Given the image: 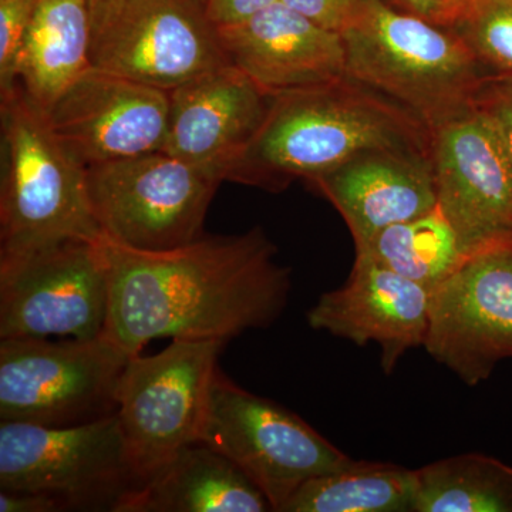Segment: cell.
<instances>
[{
  "label": "cell",
  "mask_w": 512,
  "mask_h": 512,
  "mask_svg": "<svg viewBox=\"0 0 512 512\" xmlns=\"http://www.w3.org/2000/svg\"><path fill=\"white\" fill-rule=\"evenodd\" d=\"M101 244L109 268L104 335L130 356L158 339L229 342L274 325L288 306L291 268L259 227L168 251Z\"/></svg>",
  "instance_id": "1"
},
{
  "label": "cell",
  "mask_w": 512,
  "mask_h": 512,
  "mask_svg": "<svg viewBox=\"0 0 512 512\" xmlns=\"http://www.w3.org/2000/svg\"><path fill=\"white\" fill-rule=\"evenodd\" d=\"M431 151L430 128L399 103L346 77L272 99L261 127L225 181L282 191L372 150Z\"/></svg>",
  "instance_id": "2"
},
{
  "label": "cell",
  "mask_w": 512,
  "mask_h": 512,
  "mask_svg": "<svg viewBox=\"0 0 512 512\" xmlns=\"http://www.w3.org/2000/svg\"><path fill=\"white\" fill-rule=\"evenodd\" d=\"M348 76L389 97L430 131L473 106L490 70L456 30L360 0L340 32Z\"/></svg>",
  "instance_id": "3"
},
{
  "label": "cell",
  "mask_w": 512,
  "mask_h": 512,
  "mask_svg": "<svg viewBox=\"0 0 512 512\" xmlns=\"http://www.w3.org/2000/svg\"><path fill=\"white\" fill-rule=\"evenodd\" d=\"M0 256L67 239L103 238L87 192L86 167L59 143L45 111L18 87L0 100Z\"/></svg>",
  "instance_id": "4"
},
{
  "label": "cell",
  "mask_w": 512,
  "mask_h": 512,
  "mask_svg": "<svg viewBox=\"0 0 512 512\" xmlns=\"http://www.w3.org/2000/svg\"><path fill=\"white\" fill-rule=\"evenodd\" d=\"M87 192L103 238L137 251H168L202 237L224 180L160 150L86 167Z\"/></svg>",
  "instance_id": "5"
},
{
  "label": "cell",
  "mask_w": 512,
  "mask_h": 512,
  "mask_svg": "<svg viewBox=\"0 0 512 512\" xmlns=\"http://www.w3.org/2000/svg\"><path fill=\"white\" fill-rule=\"evenodd\" d=\"M140 483L116 414L74 426L0 423V490L52 494L67 510L113 511Z\"/></svg>",
  "instance_id": "6"
},
{
  "label": "cell",
  "mask_w": 512,
  "mask_h": 512,
  "mask_svg": "<svg viewBox=\"0 0 512 512\" xmlns=\"http://www.w3.org/2000/svg\"><path fill=\"white\" fill-rule=\"evenodd\" d=\"M227 340L173 339L154 356H131L117 387L116 416L140 481L200 443L218 357Z\"/></svg>",
  "instance_id": "7"
},
{
  "label": "cell",
  "mask_w": 512,
  "mask_h": 512,
  "mask_svg": "<svg viewBox=\"0 0 512 512\" xmlns=\"http://www.w3.org/2000/svg\"><path fill=\"white\" fill-rule=\"evenodd\" d=\"M130 355L101 335L50 342H0V420L74 426L116 414V393Z\"/></svg>",
  "instance_id": "8"
},
{
  "label": "cell",
  "mask_w": 512,
  "mask_h": 512,
  "mask_svg": "<svg viewBox=\"0 0 512 512\" xmlns=\"http://www.w3.org/2000/svg\"><path fill=\"white\" fill-rule=\"evenodd\" d=\"M200 443L237 464L279 512L303 484L350 460L298 414L241 389L220 370Z\"/></svg>",
  "instance_id": "9"
},
{
  "label": "cell",
  "mask_w": 512,
  "mask_h": 512,
  "mask_svg": "<svg viewBox=\"0 0 512 512\" xmlns=\"http://www.w3.org/2000/svg\"><path fill=\"white\" fill-rule=\"evenodd\" d=\"M107 313L109 268L101 238L0 256V339L99 338Z\"/></svg>",
  "instance_id": "10"
},
{
  "label": "cell",
  "mask_w": 512,
  "mask_h": 512,
  "mask_svg": "<svg viewBox=\"0 0 512 512\" xmlns=\"http://www.w3.org/2000/svg\"><path fill=\"white\" fill-rule=\"evenodd\" d=\"M92 26V67L165 92L228 64L205 0H124Z\"/></svg>",
  "instance_id": "11"
},
{
  "label": "cell",
  "mask_w": 512,
  "mask_h": 512,
  "mask_svg": "<svg viewBox=\"0 0 512 512\" xmlns=\"http://www.w3.org/2000/svg\"><path fill=\"white\" fill-rule=\"evenodd\" d=\"M424 349L471 387L512 359V244L467 256L434 289Z\"/></svg>",
  "instance_id": "12"
},
{
  "label": "cell",
  "mask_w": 512,
  "mask_h": 512,
  "mask_svg": "<svg viewBox=\"0 0 512 512\" xmlns=\"http://www.w3.org/2000/svg\"><path fill=\"white\" fill-rule=\"evenodd\" d=\"M437 201L464 258L512 244V171L493 121L476 104L431 130Z\"/></svg>",
  "instance_id": "13"
},
{
  "label": "cell",
  "mask_w": 512,
  "mask_h": 512,
  "mask_svg": "<svg viewBox=\"0 0 512 512\" xmlns=\"http://www.w3.org/2000/svg\"><path fill=\"white\" fill-rule=\"evenodd\" d=\"M45 117L64 150L89 167L163 150L170 92L90 67Z\"/></svg>",
  "instance_id": "14"
},
{
  "label": "cell",
  "mask_w": 512,
  "mask_h": 512,
  "mask_svg": "<svg viewBox=\"0 0 512 512\" xmlns=\"http://www.w3.org/2000/svg\"><path fill=\"white\" fill-rule=\"evenodd\" d=\"M217 32L228 63L271 99L322 89L348 77L342 35L316 25L282 0Z\"/></svg>",
  "instance_id": "15"
},
{
  "label": "cell",
  "mask_w": 512,
  "mask_h": 512,
  "mask_svg": "<svg viewBox=\"0 0 512 512\" xmlns=\"http://www.w3.org/2000/svg\"><path fill=\"white\" fill-rule=\"evenodd\" d=\"M433 292L356 252L348 282L320 296L308 312L312 329L357 346L375 342L390 375L409 350L424 348Z\"/></svg>",
  "instance_id": "16"
},
{
  "label": "cell",
  "mask_w": 512,
  "mask_h": 512,
  "mask_svg": "<svg viewBox=\"0 0 512 512\" xmlns=\"http://www.w3.org/2000/svg\"><path fill=\"white\" fill-rule=\"evenodd\" d=\"M271 97L232 64L170 92L164 151L211 173L225 175L261 127Z\"/></svg>",
  "instance_id": "17"
},
{
  "label": "cell",
  "mask_w": 512,
  "mask_h": 512,
  "mask_svg": "<svg viewBox=\"0 0 512 512\" xmlns=\"http://www.w3.org/2000/svg\"><path fill=\"white\" fill-rule=\"evenodd\" d=\"M308 183L342 215L356 248L439 207L431 151H367Z\"/></svg>",
  "instance_id": "18"
},
{
  "label": "cell",
  "mask_w": 512,
  "mask_h": 512,
  "mask_svg": "<svg viewBox=\"0 0 512 512\" xmlns=\"http://www.w3.org/2000/svg\"><path fill=\"white\" fill-rule=\"evenodd\" d=\"M274 511L251 478L214 448H183L117 501L113 512Z\"/></svg>",
  "instance_id": "19"
},
{
  "label": "cell",
  "mask_w": 512,
  "mask_h": 512,
  "mask_svg": "<svg viewBox=\"0 0 512 512\" xmlns=\"http://www.w3.org/2000/svg\"><path fill=\"white\" fill-rule=\"evenodd\" d=\"M90 0H37L20 47L18 84L43 111L92 67Z\"/></svg>",
  "instance_id": "20"
},
{
  "label": "cell",
  "mask_w": 512,
  "mask_h": 512,
  "mask_svg": "<svg viewBox=\"0 0 512 512\" xmlns=\"http://www.w3.org/2000/svg\"><path fill=\"white\" fill-rule=\"evenodd\" d=\"M414 470L350 460L302 485L281 512H413Z\"/></svg>",
  "instance_id": "21"
},
{
  "label": "cell",
  "mask_w": 512,
  "mask_h": 512,
  "mask_svg": "<svg viewBox=\"0 0 512 512\" xmlns=\"http://www.w3.org/2000/svg\"><path fill=\"white\" fill-rule=\"evenodd\" d=\"M413 512H512V467L468 453L414 470Z\"/></svg>",
  "instance_id": "22"
},
{
  "label": "cell",
  "mask_w": 512,
  "mask_h": 512,
  "mask_svg": "<svg viewBox=\"0 0 512 512\" xmlns=\"http://www.w3.org/2000/svg\"><path fill=\"white\" fill-rule=\"evenodd\" d=\"M356 252L431 292L464 261L456 232L439 207L416 220L383 229Z\"/></svg>",
  "instance_id": "23"
},
{
  "label": "cell",
  "mask_w": 512,
  "mask_h": 512,
  "mask_svg": "<svg viewBox=\"0 0 512 512\" xmlns=\"http://www.w3.org/2000/svg\"><path fill=\"white\" fill-rule=\"evenodd\" d=\"M453 29L490 72L512 76V0H473Z\"/></svg>",
  "instance_id": "24"
},
{
  "label": "cell",
  "mask_w": 512,
  "mask_h": 512,
  "mask_svg": "<svg viewBox=\"0 0 512 512\" xmlns=\"http://www.w3.org/2000/svg\"><path fill=\"white\" fill-rule=\"evenodd\" d=\"M37 0H0V100L18 90L20 47Z\"/></svg>",
  "instance_id": "25"
},
{
  "label": "cell",
  "mask_w": 512,
  "mask_h": 512,
  "mask_svg": "<svg viewBox=\"0 0 512 512\" xmlns=\"http://www.w3.org/2000/svg\"><path fill=\"white\" fill-rule=\"evenodd\" d=\"M490 117L507 154L512 171V76L493 73L485 80L476 101Z\"/></svg>",
  "instance_id": "26"
},
{
  "label": "cell",
  "mask_w": 512,
  "mask_h": 512,
  "mask_svg": "<svg viewBox=\"0 0 512 512\" xmlns=\"http://www.w3.org/2000/svg\"><path fill=\"white\" fill-rule=\"evenodd\" d=\"M289 8L322 28L342 32L355 15L360 0H282Z\"/></svg>",
  "instance_id": "27"
},
{
  "label": "cell",
  "mask_w": 512,
  "mask_h": 512,
  "mask_svg": "<svg viewBox=\"0 0 512 512\" xmlns=\"http://www.w3.org/2000/svg\"><path fill=\"white\" fill-rule=\"evenodd\" d=\"M394 8L453 29L466 16L473 0H386Z\"/></svg>",
  "instance_id": "28"
},
{
  "label": "cell",
  "mask_w": 512,
  "mask_h": 512,
  "mask_svg": "<svg viewBox=\"0 0 512 512\" xmlns=\"http://www.w3.org/2000/svg\"><path fill=\"white\" fill-rule=\"evenodd\" d=\"M275 2L278 0H205L208 18L215 28L242 22Z\"/></svg>",
  "instance_id": "29"
},
{
  "label": "cell",
  "mask_w": 512,
  "mask_h": 512,
  "mask_svg": "<svg viewBox=\"0 0 512 512\" xmlns=\"http://www.w3.org/2000/svg\"><path fill=\"white\" fill-rule=\"evenodd\" d=\"M67 510L55 495L37 491L0 490V512H56Z\"/></svg>",
  "instance_id": "30"
},
{
  "label": "cell",
  "mask_w": 512,
  "mask_h": 512,
  "mask_svg": "<svg viewBox=\"0 0 512 512\" xmlns=\"http://www.w3.org/2000/svg\"><path fill=\"white\" fill-rule=\"evenodd\" d=\"M124 0H90V9H92V20L99 18L104 12L120 5Z\"/></svg>",
  "instance_id": "31"
}]
</instances>
